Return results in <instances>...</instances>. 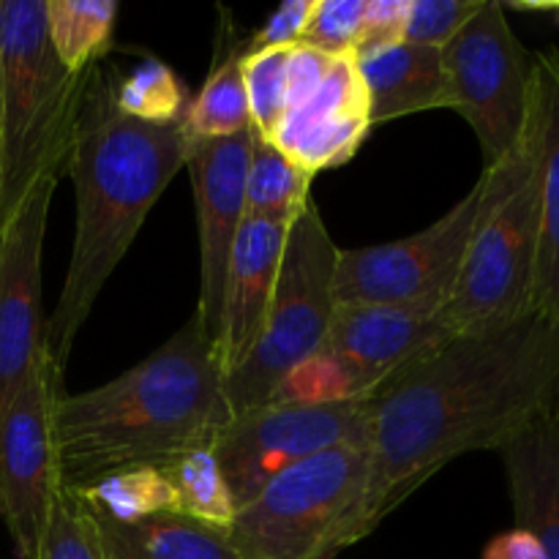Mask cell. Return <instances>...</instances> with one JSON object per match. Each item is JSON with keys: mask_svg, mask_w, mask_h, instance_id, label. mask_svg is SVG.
<instances>
[{"mask_svg": "<svg viewBox=\"0 0 559 559\" xmlns=\"http://www.w3.org/2000/svg\"><path fill=\"white\" fill-rule=\"evenodd\" d=\"M366 407V516L377 530L456 459L500 453L533 426L559 420V325L533 311L459 333L391 377Z\"/></svg>", "mask_w": 559, "mask_h": 559, "instance_id": "1", "label": "cell"}, {"mask_svg": "<svg viewBox=\"0 0 559 559\" xmlns=\"http://www.w3.org/2000/svg\"><path fill=\"white\" fill-rule=\"evenodd\" d=\"M227 371L200 317L153 355L87 393H60L55 407L60 478L85 489L131 467H164L213 448L233 420Z\"/></svg>", "mask_w": 559, "mask_h": 559, "instance_id": "2", "label": "cell"}, {"mask_svg": "<svg viewBox=\"0 0 559 559\" xmlns=\"http://www.w3.org/2000/svg\"><path fill=\"white\" fill-rule=\"evenodd\" d=\"M115 74L98 63L87 80L69 175L76 194L74 246L47 347L63 369L104 284L140 235L147 213L186 167L183 123H142L115 104Z\"/></svg>", "mask_w": 559, "mask_h": 559, "instance_id": "3", "label": "cell"}, {"mask_svg": "<svg viewBox=\"0 0 559 559\" xmlns=\"http://www.w3.org/2000/svg\"><path fill=\"white\" fill-rule=\"evenodd\" d=\"M91 71L71 74L52 52L47 0H0V229L69 175Z\"/></svg>", "mask_w": 559, "mask_h": 559, "instance_id": "4", "label": "cell"}, {"mask_svg": "<svg viewBox=\"0 0 559 559\" xmlns=\"http://www.w3.org/2000/svg\"><path fill=\"white\" fill-rule=\"evenodd\" d=\"M480 216L456 289L442 309L453 336L511 325L533 314L540 246V175L533 126L480 175Z\"/></svg>", "mask_w": 559, "mask_h": 559, "instance_id": "5", "label": "cell"}, {"mask_svg": "<svg viewBox=\"0 0 559 559\" xmlns=\"http://www.w3.org/2000/svg\"><path fill=\"white\" fill-rule=\"evenodd\" d=\"M366 442L284 469L227 524L240 559H336L371 535Z\"/></svg>", "mask_w": 559, "mask_h": 559, "instance_id": "6", "label": "cell"}, {"mask_svg": "<svg viewBox=\"0 0 559 559\" xmlns=\"http://www.w3.org/2000/svg\"><path fill=\"white\" fill-rule=\"evenodd\" d=\"M336 262L338 246L309 202L289 224L282 273L260 338L227 371L224 388L233 418L271 404L284 380L320 353L336 311Z\"/></svg>", "mask_w": 559, "mask_h": 559, "instance_id": "7", "label": "cell"}, {"mask_svg": "<svg viewBox=\"0 0 559 559\" xmlns=\"http://www.w3.org/2000/svg\"><path fill=\"white\" fill-rule=\"evenodd\" d=\"M451 336L442 309L431 306L336 304L320 353L284 380L273 402H364Z\"/></svg>", "mask_w": 559, "mask_h": 559, "instance_id": "8", "label": "cell"}, {"mask_svg": "<svg viewBox=\"0 0 559 559\" xmlns=\"http://www.w3.org/2000/svg\"><path fill=\"white\" fill-rule=\"evenodd\" d=\"M451 109L478 136L484 169L522 142L533 102V52L508 22L506 5L484 0L478 14L440 49Z\"/></svg>", "mask_w": 559, "mask_h": 559, "instance_id": "9", "label": "cell"}, {"mask_svg": "<svg viewBox=\"0 0 559 559\" xmlns=\"http://www.w3.org/2000/svg\"><path fill=\"white\" fill-rule=\"evenodd\" d=\"M480 180L431 227L380 246L338 249L336 304L445 309L480 216Z\"/></svg>", "mask_w": 559, "mask_h": 559, "instance_id": "10", "label": "cell"}, {"mask_svg": "<svg viewBox=\"0 0 559 559\" xmlns=\"http://www.w3.org/2000/svg\"><path fill=\"white\" fill-rule=\"evenodd\" d=\"M364 402H271L240 413L213 442L235 508L246 506L276 475L322 451L366 442Z\"/></svg>", "mask_w": 559, "mask_h": 559, "instance_id": "11", "label": "cell"}, {"mask_svg": "<svg viewBox=\"0 0 559 559\" xmlns=\"http://www.w3.org/2000/svg\"><path fill=\"white\" fill-rule=\"evenodd\" d=\"M63 393V369L44 355L0 415V519L14 555L36 557L49 508L63 489L55 407Z\"/></svg>", "mask_w": 559, "mask_h": 559, "instance_id": "12", "label": "cell"}, {"mask_svg": "<svg viewBox=\"0 0 559 559\" xmlns=\"http://www.w3.org/2000/svg\"><path fill=\"white\" fill-rule=\"evenodd\" d=\"M58 183H41L0 229V415L49 353L41 309V251Z\"/></svg>", "mask_w": 559, "mask_h": 559, "instance_id": "13", "label": "cell"}, {"mask_svg": "<svg viewBox=\"0 0 559 559\" xmlns=\"http://www.w3.org/2000/svg\"><path fill=\"white\" fill-rule=\"evenodd\" d=\"M254 126L224 140H189L191 189L200 227V300L197 311L205 333L218 344L224 311V282L229 254L246 218V173H249ZM218 353V349H216Z\"/></svg>", "mask_w": 559, "mask_h": 559, "instance_id": "14", "label": "cell"}, {"mask_svg": "<svg viewBox=\"0 0 559 559\" xmlns=\"http://www.w3.org/2000/svg\"><path fill=\"white\" fill-rule=\"evenodd\" d=\"M371 129L369 98L355 55H342L333 58L320 87L300 107L284 112L273 142L295 167L314 178L347 164Z\"/></svg>", "mask_w": 559, "mask_h": 559, "instance_id": "15", "label": "cell"}, {"mask_svg": "<svg viewBox=\"0 0 559 559\" xmlns=\"http://www.w3.org/2000/svg\"><path fill=\"white\" fill-rule=\"evenodd\" d=\"M287 235L289 224L271 218L246 216L240 224L224 282L222 333L216 344L224 371H233L260 338L282 273Z\"/></svg>", "mask_w": 559, "mask_h": 559, "instance_id": "16", "label": "cell"}, {"mask_svg": "<svg viewBox=\"0 0 559 559\" xmlns=\"http://www.w3.org/2000/svg\"><path fill=\"white\" fill-rule=\"evenodd\" d=\"M530 126L538 147L540 246L533 309L559 325V49L533 55Z\"/></svg>", "mask_w": 559, "mask_h": 559, "instance_id": "17", "label": "cell"}, {"mask_svg": "<svg viewBox=\"0 0 559 559\" xmlns=\"http://www.w3.org/2000/svg\"><path fill=\"white\" fill-rule=\"evenodd\" d=\"M371 126L429 109H451L442 52L435 47L396 41L355 55Z\"/></svg>", "mask_w": 559, "mask_h": 559, "instance_id": "18", "label": "cell"}, {"mask_svg": "<svg viewBox=\"0 0 559 559\" xmlns=\"http://www.w3.org/2000/svg\"><path fill=\"white\" fill-rule=\"evenodd\" d=\"M516 527L559 559V420L533 426L500 451Z\"/></svg>", "mask_w": 559, "mask_h": 559, "instance_id": "19", "label": "cell"}, {"mask_svg": "<svg viewBox=\"0 0 559 559\" xmlns=\"http://www.w3.org/2000/svg\"><path fill=\"white\" fill-rule=\"evenodd\" d=\"M93 519L107 559H240L227 527L183 513H156L136 522H115L98 513Z\"/></svg>", "mask_w": 559, "mask_h": 559, "instance_id": "20", "label": "cell"}, {"mask_svg": "<svg viewBox=\"0 0 559 559\" xmlns=\"http://www.w3.org/2000/svg\"><path fill=\"white\" fill-rule=\"evenodd\" d=\"M246 44L235 41L216 69L207 74L205 85L186 104L180 118L189 140H224L251 129L249 98L243 85Z\"/></svg>", "mask_w": 559, "mask_h": 559, "instance_id": "21", "label": "cell"}, {"mask_svg": "<svg viewBox=\"0 0 559 559\" xmlns=\"http://www.w3.org/2000/svg\"><path fill=\"white\" fill-rule=\"evenodd\" d=\"M115 0H47V36L71 74H87L112 44Z\"/></svg>", "mask_w": 559, "mask_h": 559, "instance_id": "22", "label": "cell"}, {"mask_svg": "<svg viewBox=\"0 0 559 559\" xmlns=\"http://www.w3.org/2000/svg\"><path fill=\"white\" fill-rule=\"evenodd\" d=\"M311 175L295 167L276 147L254 131L246 173V216L271 218V222L293 224L298 213L311 202Z\"/></svg>", "mask_w": 559, "mask_h": 559, "instance_id": "23", "label": "cell"}, {"mask_svg": "<svg viewBox=\"0 0 559 559\" xmlns=\"http://www.w3.org/2000/svg\"><path fill=\"white\" fill-rule=\"evenodd\" d=\"M169 489H173L175 513L200 519L205 524L227 527L235 516V500L227 489L222 467L213 448H200L162 467Z\"/></svg>", "mask_w": 559, "mask_h": 559, "instance_id": "24", "label": "cell"}, {"mask_svg": "<svg viewBox=\"0 0 559 559\" xmlns=\"http://www.w3.org/2000/svg\"><path fill=\"white\" fill-rule=\"evenodd\" d=\"M74 491L93 513L115 519V522H136L156 513H175L173 489L162 467L120 469Z\"/></svg>", "mask_w": 559, "mask_h": 559, "instance_id": "25", "label": "cell"}, {"mask_svg": "<svg viewBox=\"0 0 559 559\" xmlns=\"http://www.w3.org/2000/svg\"><path fill=\"white\" fill-rule=\"evenodd\" d=\"M115 104L142 123H175L186 112V87L173 69L158 58H142L126 76H115Z\"/></svg>", "mask_w": 559, "mask_h": 559, "instance_id": "26", "label": "cell"}, {"mask_svg": "<svg viewBox=\"0 0 559 559\" xmlns=\"http://www.w3.org/2000/svg\"><path fill=\"white\" fill-rule=\"evenodd\" d=\"M33 559H107L91 508L69 486L58 491L49 508L47 527Z\"/></svg>", "mask_w": 559, "mask_h": 559, "instance_id": "27", "label": "cell"}, {"mask_svg": "<svg viewBox=\"0 0 559 559\" xmlns=\"http://www.w3.org/2000/svg\"><path fill=\"white\" fill-rule=\"evenodd\" d=\"M289 49H257V52L246 49L243 85L246 98H249L251 126L265 140H273L284 112H287Z\"/></svg>", "mask_w": 559, "mask_h": 559, "instance_id": "28", "label": "cell"}, {"mask_svg": "<svg viewBox=\"0 0 559 559\" xmlns=\"http://www.w3.org/2000/svg\"><path fill=\"white\" fill-rule=\"evenodd\" d=\"M366 3L369 0H317L300 47H309L328 58L355 55L364 31Z\"/></svg>", "mask_w": 559, "mask_h": 559, "instance_id": "29", "label": "cell"}, {"mask_svg": "<svg viewBox=\"0 0 559 559\" xmlns=\"http://www.w3.org/2000/svg\"><path fill=\"white\" fill-rule=\"evenodd\" d=\"M484 5V0H407L402 41L442 49Z\"/></svg>", "mask_w": 559, "mask_h": 559, "instance_id": "30", "label": "cell"}, {"mask_svg": "<svg viewBox=\"0 0 559 559\" xmlns=\"http://www.w3.org/2000/svg\"><path fill=\"white\" fill-rule=\"evenodd\" d=\"M314 3L317 0H287L284 5H278V9L267 16L265 25L246 41V49H249V52H257V49L298 47L306 27H309L311 14H314Z\"/></svg>", "mask_w": 559, "mask_h": 559, "instance_id": "31", "label": "cell"}, {"mask_svg": "<svg viewBox=\"0 0 559 559\" xmlns=\"http://www.w3.org/2000/svg\"><path fill=\"white\" fill-rule=\"evenodd\" d=\"M404 14H407V0H369L366 3L364 31H360V41L355 47V55L366 52V49L402 41Z\"/></svg>", "mask_w": 559, "mask_h": 559, "instance_id": "32", "label": "cell"}, {"mask_svg": "<svg viewBox=\"0 0 559 559\" xmlns=\"http://www.w3.org/2000/svg\"><path fill=\"white\" fill-rule=\"evenodd\" d=\"M333 58L328 55L314 52L309 47H293L289 49L287 60V109L300 107L311 93L320 87V82L325 80L328 69H331Z\"/></svg>", "mask_w": 559, "mask_h": 559, "instance_id": "33", "label": "cell"}, {"mask_svg": "<svg viewBox=\"0 0 559 559\" xmlns=\"http://www.w3.org/2000/svg\"><path fill=\"white\" fill-rule=\"evenodd\" d=\"M484 559H546V551L540 549L533 535L513 527L511 533H502L489 540V546L484 549Z\"/></svg>", "mask_w": 559, "mask_h": 559, "instance_id": "34", "label": "cell"}]
</instances>
